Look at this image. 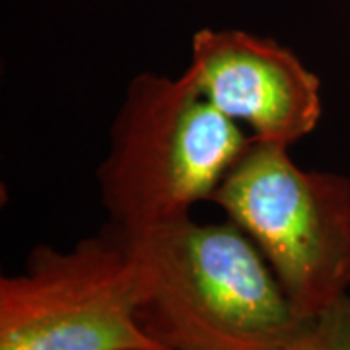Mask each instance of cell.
Instances as JSON below:
<instances>
[{
  "label": "cell",
  "mask_w": 350,
  "mask_h": 350,
  "mask_svg": "<svg viewBox=\"0 0 350 350\" xmlns=\"http://www.w3.org/2000/svg\"><path fill=\"white\" fill-rule=\"evenodd\" d=\"M125 239L142 284L140 321L165 350H282L306 323L228 218L187 214Z\"/></svg>",
  "instance_id": "obj_1"
},
{
  "label": "cell",
  "mask_w": 350,
  "mask_h": 350,
  "mask_svg": "<svg viewBox=\"0 0 350 350\" xmlns=\"http://www.w3.org/2000/svg\"><path fill=\"white\" fill-rule=\"evenodd\" d=\"M253 140L183 76L140 72L109 129L98 167L103 208L125 236L191 214L213 197Z\"/></svg>",
  "instance_id": "obj_2"
},
{
  "label": "cell",
  "mask_w": 350,
  "mask_h": 350,
  "mask_svg": "<svg viewBox=\"0 0 350 350\" xmlns=\"http://www.w3.org/2000/svg\"><path fill=\"white\" fill-rule=\"evenodd\" d=\"M208 202L250 236L304 321L350 294V177L253 142Z\"/></svg>",
  "instance_id": "obj_3"
},
{
  "label": "cell",
  "mask_w": 350,
  "mask_h": 350,
  "mask_svg": "<svg viewBox=\"0 0 350 350\" xmlns=\"http://www.w3.org/2000/svg\"><path fill=\"white\" fill-rule=\"evenodd\" d=\"M140 308L137 262L113 226L68 250L38 245L0 278V350H165Z\"/></svg>",
  "instance_id": "obj_4"
},
{
  "label": "cell",
  "mask_w": 350,
  "mask_h": 350,
  "mask_svg": "<svg viewBox=\"0 0 350 350\" xmlns=\"http://www.w3.org/2000/svg\"><path fill=\"white\" fill-rule=\"evenodd\" d=\"M181 76L253 142L292 148L323 115L317 75L286 45L245 29L195 31Z\"/></svg>",
  "instance_id": "obj_5"
},
{
  "label": "cell",
  "mask_w": 350,
  "mask_h": 350,
  "mask_svg": "<svg viewBox=\"0 0 350 350\" xmlns=\"http://www.w3.org/2000/svg\"><path fill=\"white\" fill-rule=\"evenodd\" d=\"M282 350H350V294L308 319Z\"/></svg>",
  "instance_id": "obj_6"
}]
</instances>
